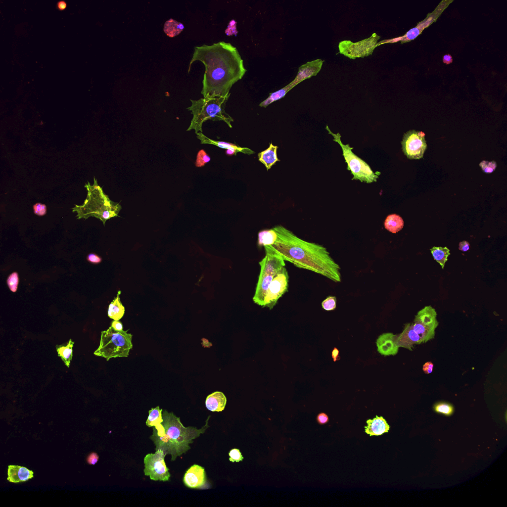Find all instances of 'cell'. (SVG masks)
Wrapping results in <instances>:
<instances>
[{"instance_id": "d4e9b609", "label": "cell", "mask_w": 507, "mask_h": 507, "mask_svg": "<svg viewBox=\"0 0 507 507\" xmlns=\"http://www.w3.org/2000/svg\"><path fill=\"white\" fill-rule=\"evenodd\" d=\"M404 221L402 218L396 214L388 216L384 222V227L386 230L396 233L403 228Z\"/></svg>"}, {"instance_id": "9a60e30c", "label": "cell", "mask_w": 507, "mask_h": 507, "mask_svg": "<svg viewBox=\"0 0 507 507\" xmlns=\"http://www.w3.org/2000/svg\"><path fill=\"white\" fill-rule=\"evenodd\" d=\"M324 61L317 59L302 65L299 67L298 74L292 83L295 87L303 81L316 76L322 69Z\"/></svg>"}, {"instance_id": "9c48e42d", "label": "cell", "mask_w": 507, "mask_h": 507, "mask_svg": "<svg viewBox=\"0 0 507 507\" xmlns=\"http://www.w3.org/2000/svg\"><path fill=\"white\" fill-rule=\"evenodd\" d=\"M380 39L376 34H373L368 39L353 43L350 41H344L339 44L340 54L351 59L364 58L371 55L374 49L377 47L378 40Z\"/></svg>"}, {"instance_id": "d6986e66", "label": "cell", "mask_w": 507, "mask_h": 507, "mask_svg": "<svg viewBox=\"0 0 507 507\" xmlns=\"http://www.w3.org/2000/svg\"><path fill=\"white\" fill-rule=\"evenodd\" d=\"M367 426H365V432L372 436H379L387 433L390 429V425L382 416H376L372 419L367 421Z\"/></svg>"}, {"instance_id": "ffe728a7", "label": "cell", "mask_w": 507, "mask_h": 507, "mask_svg": "<svg viewBox=\"0 0 507 507\" xmlns=\"http://www.w3.org/2000/svg\"><path fill=\"white\" fill-rule=\"evenodd\" d=\"M196 134L202 144L214 145L222 149L230 150L237 153L240 152L245 154L251 155L255 153L254 151L248 148H242L234 144L212 140L204 135L202 133L199 132Z\"/></svg>"}, {"instance_id": "5b68a950", "label": "cell", "mask_w": 507, "mask_h": 507, "mask_svg": "<svg viewBox=\"0 0 507 507\" xmlns=\"http://www.w3.org/2000/svg\"><path fill=\"white\" fill-rule=\"evenodd\" d=\"M230 97L190 100L192 105L187 109L191 112L193 117L187 131L194 130L196 134L203 133L202 126L208 120L223 121L232 128L231 123L234 121L225 111Z\"/></svg>"}, {"instance_id": "bcb514c9", "label": "cell", "mask_w": 507, "mask_h": 507, "mask_svg": "<svg viewBox=\"0 0 507 507\" xmlns=\"http://www.w3.org/2000/svg\"><path fill=\"white\" fill-rule=\"evenodd\" d=\"M58 7L61 10H64L66 7V4L64 2H61L58 4Z\"/></svg>"}, {"instance_id": "4dcf8cb0", "label": "cell", "mask_w": 507, "mask_h": 507, "mask_svg": "<svg viewBox=\"0 0 507 507\" xmlns=\"http://www.w3.org/2000/svg\"><path fill=\"white\" fill-rule=\"evenodd\" d=\"M433 409L436 413L448 416L452 415L454 412L453 406L446 402L436 403L433 406Z\"/></svg>"}, {"instance_id": "8fae6325", "label": "cell", "mask_w": 507, "mask_h": 507, "mask_svg": "<svg viewBox=\"0 0 507 507\" xmlns=\"http://www.w3.org/2000/svg\"><path fill=\"white\" fill-rule=\"evenodd\" d=\"M289 276L285 267L275 277L265 296L262 306L272 309L288 290Z\"/></svg>"}, {"instance_id": "e575fe53", "label": "cell", "mask_w": 507, "mask_h": 507, "mask_svg": "<svg viewBox=\"0 0 507 507\" xmlns=\"http://www.w3.org/2000/svg\"><path fill=\"white\" fill-rule=\"evenodd\" d=\"M479 166L485 173L490 174L496 169L497 164L494 161L489 162L483 161L479 164Z\"/></svg>"}, {"instance_id": "ba28073f", "label": "cell", "mask_w": 507, "mask_h": 507, "mask_svg": "<svg viewBox=\"0 0 507 507\" xmlns=\"http://www.w3.org/2000/svg\"><path fill=\"white\" fill-rule=\"evenodd\" d=\"M326 130L333 137V141L341 146L345 162L348 165L347 169L351 171L354 177L352 180H358L367 184L376 182L380 173H374L366 162L352 152L353 147H350L349 144L344 145L341 141L339 133L334 134L328 126H326Z\"/></svg>"}, {"instance_id": "ee69618b", "label": "cell", "mask_w": 507, "mask_h": 507, "mask_svg": "<svg viewBox=\"0 0 507 507\" xmlns=\"http://www.w3.org/2000/svg\"><path fill=\"white\" fill-rule=\"evenodd\" d=\"M339 354V350L337 348H334L332 352V357L334 362H336L340 359Z\"/></svg>"}, {"instance_id": "836d02e7", "label": "cell", "mask_w": 507, "mask_h": 507, "mask_svg": "<svg viewBox=\"0 0 507 507\" xmlns=\"http://www.w3.org/2000/svg\"><path fill=\"white\" fill-rule=\"evenodd\" d=\"M336 298L335 296H330L327 297L322 303L323 308L327 311L334 310L336 308Z\"/></svg>"}, {"instance_id": "6da1fadb", "label": "cell", "mask_w": 507, "mask_h": 507, "mask_svg": "<svg viewBox=\"0 0 507 507\" xmlns=\"http://www.w3.org/2000/svg\"><path fill=\"white\" fill-rule=\"evenodd\" d=\"M197 61L205 67L201 92L204 98L230 96L232 86L247 72L236 48L223 42L195 47L188 73L192 64Z\"/></svg>"}, {"instance_id": "1f68e13d", "label": "cell", "mask_w": 507, "mask_h": 507, "mask_svg": "<svg viewBox=\"0 0 507 507\" xmlns=\"http://www.w3.org/2000/svg\"><path fill=\"white\" fill-rule=\"evenodd\" d=\"M7 283L10 290L15 293L17 291L19 283V277L18 273L14 272L7 278Z\"/></svg>"}, {"instance_id": "cb8c5ba5", "label": "cell", "mask_w": 507, "mask_h": 507, "mask_svg": "<svg viewBox=\"0 0 507 507\" xmlns=\"http://www.w3.org/2000/svg\"><path fill=\"white\" fill-rule=\"evenodd\" d=\"M121 293V291H119L117 296L110 304L108 308V316L114 321H119L123 317L125 313V308L120 300Z\"/></svg>"}, {"instance_id": "30bf717a", "label": "cell", "mask_w": 507, "mask_h": 507, "mask_svg": "<svg viewBox=\"0 0 507 507\" xmlns=\"http://www.w3.org/2000/svg\"><path fill=\"white\" fill-rule=\"evenodd\" d=\"M166 455L162 450H156L155 454L147 455L144 459V474L154 481H169L171 477L169 469L165 461Z\"/></svg>"}, {"instance_id": "83f0119b", "label": "cell", "mask_w": 507, "mask_h": 507, "mask_svg": "<svg viewBox=\"0 0 507 507\" xmlns=\"http://www.w3.org/2000/svg\"><path fill=\"white\" fill-rule=\"evenodd\" d=\"M294 87H295L291 82L289 85H288L284 88L281 89V90L276 92L271 93L269 97L267 99L264 100L263 102H262L261 103H260L259 106L261 107H267L269 105H270L273 102H275L283 98L286 95V94L292 89H293Z\"/></svg>"}, {"instance_id": "ab89813d", "label": "cell", "mask_w": 507, "mask_h": 507, "mask_svg": "<svg viewBox=\"0 0 507 507\" xmlns=\"http://www.w3.org/2000/svg\"><path fill=\"white\" fill-rule=\"evenodd\" d=\"M318 422L320 424H325L329 421V417L327 415L324 413L319 414L317 417Z\"/></svg>"}, {"instance_id": "7a4b0ae2", "label": "cell", "mask_w": 507, "mask_h": 507, "mask_svg": "<svg viewBox=\"0 0 507 507\" xmlns=\"http://www.w3.org/2000/svg\"><path fill=\"white\" fill-rule=\"evenodd\" d=\"M277 238L269 246L285 261L297 268L324 276L335 282L341 281V268L323 245L305 241L282 226L273 228Z\"/></svg>"}, {"instance_id": "f6af8a7d", "label": "cell", "mask_w": 507, "mask_h": 507, "mask_svg": "<svg viewBox=\"0 0 507 507\" xmlns=\"http://www.w3.org/2000/svg\"><path fill=\"white\" fill-rule=\"evenodd\" d=\"M443 62L446 64H449L452 62V58L450 55H446L443 57Z\"/></svg>"}, {"instance_id": "b9f144b4", "label": "cell", "mask_w": 507, "mask_h": 507, "mask_svg": "<svg viewBox=\"0 0 507 507\" xmlns=\"http://www.w3.org/2000/svg\"><path fill=\"white\" fill-rule=\"evenodd\" d=\"M111 326L116 331L123 330V324L119 321H113L112 323Z\"/></svg>"}, {"instance_id": "3957f363", "label": "cell", "mask_w": 507, "mask_h": 507, "mask_svg": "<svg viewBox=\"0 0 507 507\" xmlns=\"http://www.w3.org/2000/svg\"><path fill=\"white\" fill-rule=\"evenodd\" d=\"M163 425L165 434L159 436L155 427L153 428V435L150 437L156 445V450H160L165 455H172V461H174L178 456H182L190 449V444L193 443V440L199 437L209 427L208 421L202 428L198 429L194 427H185L173 413H169L165 410L162 412Z\"/></svg>"}, {"instance_id": "4316f807", "label": "cell", "mask_w": 507, "mask_h": 507, "mask_svg": "<svg viewBox=\"0 0 507 507\" xmlns=\"http://www.w3.org/2000/svg\"><path fill=\"white\" fill-rule=\"evenodd\" d=\"M277 238V234L274 229L262 230L258 233V245L264 247L271 246L276 242Z\"/></svg>"}, {"instance_id": "7c38bea8", "label": "cell", "mask_w": 507, "mask_h": 507, "mask_svg": "<svg viewBox=\"0 0 507 507\" xmlns=\"http://www.w3.org/2000/svg\"><path fill=\"white\" fill-rule=\"evenodd\" d=\"M425 134L421 132L410 131L404 135L402 150L410 159H420L426 149Z\"/></svg>"}, {"instance_id": "8992f818", "label": "cell", "mask_w": 507, "mask_h": 507, "mask_svg": "<svg viewBox=\"0 0 507 507\" xmlns=\"http://www.w3.org/2000/svg\"><path fill=\"white\" fill-rule=\"evenodd\" d=\"M133 335L128 331H116L112 326L101 332L99 347L94 355L109 361L111 358L128 357L133 348Z\"/></svg>"}, {"instance_id": "f1b7e54d", "label": "cell", "mask_w": 507, "mask_h": 507, "mask_svg": "<svg viewBox=\"0 0 507 507\" xmlns=\"http://www.w3.org/2000/svg\"><path fill=\"white\" fill-rule=\"evenodd\" d=\"M184 29V25L174 19L167 21L165 25L164 31L170 38H174L179 35Z\"/></svg>"}, {"instance_id": "52a82bcc", "label": "cell", "mask_w": 507, "mask_h": 507, "mask_svg": "<svg viewBox=\"0 0 507 507\" xmlns=\"http://www.w3.org/2000/svg\"><path fill=\"white\" fill-rule=\"evenodd\" d=\"M264 247L266 255L259 263L261 271L253 299L256 304L261 306L271 283L275 277L285 267V261L279 255L270 247Z\"/></svg>"}, {"instance_id": "603a6c76", "label": "cell", "mask_w": 507, "mask_h": 507, "mask_svg": "<svg viewBox=\"0 0 507 507\" xmlns=\"http://www.w3.org/2000/svg\"><path fill=\"white\" fill-rule=\"evenodd\" d=\"M277 146L271 143L268 149L258 154L260 162L265 166L268 171L277 162L280 161L277 155Z\"/></svg>"}, {"instance_id": "74e56055", "label": "cell", "mask_w": 507, "mask_h": 507, "mask_svg": "<svg viewBox=\"0 0 507 507\" xmlns=\"http://www.w3.org/2000/svg\"><path fill=\"white\" fill-rule=\"evenodd\" d=\"M87 260L89 262L93 264H98L102 262V259L101 257L94 253H91L87 257Z\"/></svg>"}, {"instance_id": "d6a6232c", "label": "cell", "mask_w": 507, "mask_h": 507, "mask_svg": "<svg viewBox=\"0 0 507 507\" xmlns=\"http://www.w3.org/2000/svg\"><path fill=\"white\" fill-rule=\"evenodd\" d=\"M210 161V157L204 150H201L197 154L195 166L198 168L202 167Z\"/></svg>"}, {"instance_id": "8d00e7d4", "label": "cell", "mask_w": 507, "mask_h": 507, "mask_svg": "<svg viewBox=\"0 0 507 507\" xmlns=\"http://www.w3.org/2000/svg\"><path fill=\"white\" fill-rule=\"evenodd\" d=\"M33 208L35 214L39 216H44L47 213V207L45 204L38 203L34 205Z\"/></svg>"}, {"instance_id": "44dd1931", "label": "cell", "mask_w": 507, "mask_h": 507, "mask_svg": "<svg viewBox=\"0 0 507 507\" xmlns=\"http://www.w3.org/2000/svg\"><path fill=\"white\" fill-rule=\"evenodd\" d=\"M162 412L163 409H160L159 406L152 408L149 411V416L146 421L148 426L155 427L157 435L159 436H163L165 434V429L162 424Z\"/></svg>"}, {"instance_id": "e0dca14e", "label": "cell", "mask_w": 507, "mask_h": 507, "mask_svg": "<svg viewBox=\"0 0 507 507\" xmlns=\"http://www.w3.org/2000/svg\"><path fill=\"white\" fill-rule=\"evenodd\" d=\"M436 317L435 310L429 306L419 311L415 316V320L429 328L435 330L439 324Z\"/></svg>"}, {"instance_id": "ac0fdd59", "label": "cell", "mask_w": 507, "mask_h": 507, "mask_svg": "<svg viewBox=\"0 0 507 507\" xmlns=\"http://www.w3.org/2000/svg\"><path fill=\"white\" fill-rule=\"evenodd\" d=\"M34 476V473L28 468L19 465H10L8 469L7 480L12 483L27 481Z\"/></svg>"}, {"instance_id": "f35d334b", "label": "cell", "mask_w": 507, "mask_h": 507, "mask_svg": "<svg viewBox=\"0 0 507 507\" xmlns=\"http://www.w3.org/2000/svg\"><path fill=\"white\" fill-rule=\"evenodd\" d=\"M99 458V456L97 453L92 452L87 457V462L90 464L94 465L98 462Z\"/></svg>"}, {"instance_id": "2e32d148", "label": "cell", "mask_w": 507, "mask_h": 507, "mask_svg": "<svg viewBox=\"0 0 507 507\" xmlns=\"http://www.w3.org/2000/svg\"><path fill=\"white\" fill-rule=\"evenodd\" d=\"M395 336L392 333H385L378 337L376 345L377 351L381 355L395 356L398 353L399 347L395 342Z\"/></svg>"}, {"instance_id": "484cf974", "label": "cell", "mask_w": 507, "mask_h": 507, "mask_svg": "<svg viewBox=\"0 0 507 507\" xmlns=\"http://www.w3.org/2000/svg\"><path fill=\"white\" fill-rule=\"evenodd\" d=\"M75 342L71 339L66 345L56 346L58 356L60 357L65 365L70 367L73 355V347Z\"/></svg>"}, {"instance_id": "60d3db41", "label": "cell", "mask_w": 507, "mask_h": 507, "mask_svg": "<svg viewBox=\"0 0 507 507\" xmlns=\"http://www.w3.org/2000/svg\"><path fill=\"white\" fill-rule=\"evenodd\" d=\"M433 364L431 362H427L423 366V371L426 374H430L433 371Z\"/></svg>"}, {"instance_id": "f546056e", "label": "cell", "mask_w": 507, "mask_h": 507, "mask_svg": "<svg viewBox=\"0 0 507 507\" xmlns=\"http://www.w3.org/2000/svg\"><path fill=\"white\" fill-rule=\"evenodd\" d=\"M432 255L435 260H436L441 266L443 269L445 264L448 260V257L450 255V251L446 247H434L430 249Z\"/></svg>"}, {"instance_id": "5bb4252c", "label": "cell", "mask_w": 507, "mask_h": 507, "mask_svg": "<svg viewBox=\"0 0 507 507\" xmlns=\"http://www.w3.org/2000/svg\"><path fill=\"white\" fill-rule=\"evenodd\" d=\"M395 340L399 347H403L410 351H413L414 345L422 343L420 337L413 330L410 323L405 324L401 333L395 335Z\"/></svg>"}, {"instance_id": "7bdbcfd3", "label": "cell", "mask_w": 507, "mask_h": 507, "mask_svg": "<svg viewBox=\"0 0 507 507\" xmlns=\"http://www.w3.org/2000/svg\"><path fill=\"white\" fill-rule=\"evenodd\" d=\"M459 250L462 252H466L469 249V244L466 241H463L459 243Z\"/></svg>"}, {"instance_id": "7dc6e473", "label": "cell", "mask_w": 507, "mask_h": 507, "mask_svg": "<svg viewBox=\"0 0 507 507\" xmlns=\"http://www.w3.org/2000/svg\"><path fill=\"white\" fill-rule=\"evenodd\" d=\"M237 153V152H236L235 151H233L232 150H227V151H226V154L230 156H233V155H236Z\"/></svg>"}, {"instance_id": "277c9868", "label": "cell", "mask_w": 507, "mask_h": 507, "mask_svg": "<svg viewBox=\"0 0 507 507\" xmlns=\"http://www.w3.org/2000/svg\"><path fill=\"white\" fill-rule=\"evenodd\" d=\"M85 187L88 190V197L81 206L76 205L73 212L78 213V219H88L91 217L100 219L105 226L106 221L118 216L122 209L121 206L111 201L98 185L94 178V184L89 182Z\"/></svg>"}, {"instance_id": "4fadbf2b", "label": "cell", "mask_w": 507, "mask_h": 507, "mask_svg": "<svg viewBox=\"0 0 507 507\" xmlns=\"http://www.w3.org/2000/svg\"><path fill=\"white\" fill-rule=\"evenodd\" d=\"M207 479L205 469L197 464L192 465L185 473L184 482L190 488L200 489L205 486Z\"/></svg>"}, {"instance_id": "d590c367", "label": "cell", "mask_w": 507, "mask_h": 507, "mask_svg": "<svg viewBox=\"0 0 507 507\" xmlns=\"http://www.w3.org/2000/svg\"><path fill=\"white\" fill-rule=\"evenodd\" d=\"M230 461L232 462H239L243 460V457L239 449H232L229 453Z\"/></svg>"}, {"instance_id": "7402d4cb", "label": "cell", "mask_w": 507, "mask_h": 507, "mask_svg": "<svg viewBox=\"0 0 507 507\" xmlns=\"http://www.w3.org/2000/svg\"><path fill=\"white\" fill-rule=\"evenodd\" d=\"M227 399L221 392H215L209 395L206 400L207 408L213 412L223 411L226 406Z\"/></svg>"}]
</instances>
